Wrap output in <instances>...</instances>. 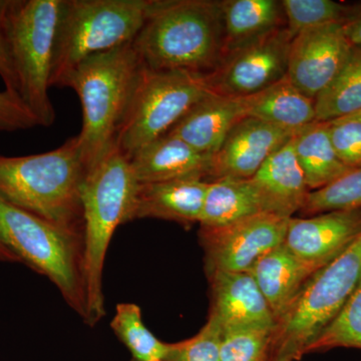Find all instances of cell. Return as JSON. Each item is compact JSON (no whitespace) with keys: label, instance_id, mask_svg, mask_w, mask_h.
<instances>
[{"label":"cell","instance_id":"8","mask_svg":"<svg viewBox=\"0 0 361 361\" xmlns=\"http://www.w3.org/2000/svg\"><path fill=\"white\" fill-rule=\"evenodd\" d=\"M63 0H6L4 21L23 103L39 127L56 118L49 97L54 42Z\"/></svg>","mask_w":361,"mask_h":361},{"label":"cell","instance_id":"18","mask_svg":"<svg viewBox=\"0 0 361 361\" xmlns=\"http://www.w3.org/2000/svg\"><path fill=\"white\" fill-rule=\"evenodd\" d=\"M213 156L204 155L178 137L165 135L130 159L139 184L182 179L209 180Z\"/></svg>","mask_w":361,"mask_h":361},{"label":"cell","instance_id":"23","mask_svg":"<svg viewBox=\"0 0 361 361\" xmlns=\"http://www.w3.org/2000/svg\"><path fill=\"white\" fill-rule=\"evenodd\" d=\"M292 142L310 192L329 186L353 170L337 156L327 123L314 122L301 128Z\"/></svg>","mask_w":361,"mask_h":361},{"label":"cell","instance_id":"9","mask_svg":"<svg viewBox=\"0 0 361 361\" xmlns=\"http://www.w3.org/2000/svg\"><path fill=\"white\" fill-rule=\"evenodd\" d=\"M212 92L208 75L153 71L144 66L116 135V148L130 160L142 148L167 135L188 111Z\"/></svg>","mask_w":361,"mask_h":361},{"label":"cell","instance_id":"11","mask_svg":"<svg viewBox=\"0 0 361 361\" xmlns=\"http://www.w3.org/2000/svg\"><path fill=\"white\" fill-rule=\"evenodd\" d=\"M292 39L283 26L230 52L208 75L213 92L247 97L279 82L287 75Z\"/></svg>","mask_w":361,"mask_h":361},{"label":"cell","instance_id":"6","mask_svg":"<svg viewBox=\"0 0 361 361\" xmlns=\"http://www.w3.org/2000/svg\"><path fill=\"white\" fill-rule=\"evenodd\" d=\"M0 241L58 288L65 302L85 322L84 238L0 197Z\"/></svg>","mask_w":361,"mask_h":361},{"label":"cell","instance_id":"19","mask_svg":"<svg viewBox=\"0 0 361 361\" xmlns=\"http://www.w3.org/2000/svg\"><path fill=\"white\" fill-rule=\"evenodd\" d=\"M292 139L272 154L250 178L262 197L266 212L286 218L301 211L310 192Z\"/></svg>","mask_w":361,"mask_h":361},{"label":"cell","instance_id":"34","mask_svg":"<svg viewBox=\"0 0 361 361\" xmlns=\"http://www.w3.org/2000/svg\"><path fill=\"white\" fill-rule=\"evenodd\" d=\"M4 6H6V0H0V78L6 85V92L20 97L18 78L14 70L8 37H7L6 21H4Z\"/></svg>","mask_w":361,"mask_h":361},{"label":"cell","instance_id":"17","mask_svg":"<svg viewBox=\"0 0 361 361\" xmlns=\"http://www.w3.org/2000/svg\"><path fill=\"white\" fill-rule=\"evenodd\" d=\"M244 118L243 97L212 92L188 111L167 135L182 140L199 153L214 156L235 123Z\"/></svg>","mask_w":361,"mask_h":361},{"label":"cell","instance_id":"16","mask_svg":"<svg viewBox=\"0 0 361 361\" xmlns=\"http://www.w3.org/2000/svg\"><path fill=\"white\" fill-rule=\"evenodd\" d=\"M209 180L182 179L139 184L130 222L160 219L191 227L200 223Z\"/></svg>","mask_w":361,"mask_h":361},{"label":"cell","instance_id":"30","mask_svg":"<svg viewBox=\"0 0 361 361\" xmlns=\"http://www.w3.org/2000/svg\"><path fill=\"white\" fill-rule=\"evenodd\" d=\"M274 329H223L221 361H266Z\"/></svg>","mask_w":361,"mask_h":361},{"label":"cell","instance_id":"12","mask_svg":"<svg viewBox=\"0 0 361 361\" xmlns=\"http://www.w3.org/2000/svg\"><path fill=\"white\" fill-rule=\"evenodd\" d=\"M353 49L342 23L304 30L292 39L286 77L314 99L341 71Z\"/></svg>","mask_w":361,"mask_h":361},{"label":"cell","instance_id":"33","mask_svg":"<svg viewBox=\"0 0 361 361\" xmlns=\"http://www.w3.org/2000/svg\"><path fill=\"white\" fill-rule=\"evenodd\" d=\"M35 116L20 97L0 92V132L14 133L37 127Z\"/></svg>","mask_w":361,"mask_h":361},{"label":"cell","instance_id":"22","mask_svg":"<svg viewBox=\"0 0 361 361\" xmlns=\"http://www.w3.org/2000/svg\"><path fill=\"white\" fill-rule=\"evenodd\" d=\"M243 99L246 118L292 130L315 122L314 99L305 96L287 77Z\"/></svg>","mask_w":361,"mask_h":361},{"label":"cell","instance_id":"32","mask_svg":"<svg viewBox=\"0 0 361 361\" xmlns=\"http://www.w3.org/2000/svg\"><path fill=\"white\" fill-rule=\"evenodd\" d=\"M327 123L330 139L342 163L353 170L361 168V123L342 118Z\"/></svg>","mask_w":361,"mask_h":361},{"label":"cell","instance_id":"15","mask_svg":"<svg viewBox=\"0 0 361 361\" xmlns=\"http://www.w3.org/2000/svg\"><path fill=\"white\" fill-rule=\"evenodd\" d=\"M207 275L211 287L209 314L222 329H275L272 311L250 273L213 271Z\"/></svg>","mask_w":361,"mask_h":361},{"label":"cell","instance_id":"26","mask_svg":"<svg viewBox=\"0 0 361 361\" xmlns=\"http://www.w3.org/2000/svg\"><path fill=\"white\" fill-rule=\"evenodd\" d=\"M111 329L127 348L135 361L164 360L169 343L161 341L149 331L142 320V310L137 304L118 303L110 323Z\"/></svg>","mask_w":361,"mask_h":361},{"label":"cell","instance_id":"21","mask_svg":"<svg viewBox=\"0 0 361 361\" xmlns=\"http://www.w3.org/2000/svg\"><path fill=\"white\" fill-rule=\"evenodd\" d=\"M224 25V59L230 52L283 27L281 1L226 0L221 1Z\"/></svg>","mask_w":361,"mask_h":361},{"label":"cell","instance_id":"13","mask_svg":"<svg viewBox=\"0 0 361 361\" xmlns=\"http://www.w3.org/2000/svg\"><path fill=\"white\" fill-rule=\"evenodd\" d=\"M299 130L278 127L257 118H242L235 123L219 151L213 156L209 179H250Z\"/></svg>","mask_w":361,"mask_h":361},{"label":"cell","instance_id":"14","mask_svg":"<svg viewBox=\"0 0 361 361\" xmlns=\"http://www.w3.org/2000/svg\"><path fill=\"white\" fill-rule=\"evenodd\" d=\"M361 231V208L290 218L284 244L297 257L326 265L345 250Z\"/></svg>","mask_w":361,"mask_h":361},{"label":"cell","instance_id":"3","mask_svg":"<svg viewBox=\"0 0 361 361\" xmlns=\"http://www.w3.org/2000/svg\"><path fill=\"white\" fill-rule=\"evenodd\" d=\"M139 183L130 160L116 146L87 169L82 190L84 210L85 324L94 327L106 317L104 273L106 254L118 226L130 222Z\"/></svg>","mask_w":361,"mask_h":361},{"label":"cell","instance_id":"1","mask_svg":"<svg viewBox=\"0 0 361 361\" xmlns=\"http://www.w3.org/2000/svg\"><path fill=\"white\" fill-rule=\"evenodd\" d=\"M87 172L77 135L45 153L0 156V197L84 238Z\"/></svg>","mask_w":361,"mask_h":361},{"label":"cell","instance_id":"37","mask_svg":"<svg viewBox=\"0 0 361 361\" xmlns=\"http://www.w3.org/2000/svg\"><path fill=\"white\" fill-rule=\"evenodd\" d=\"M266 361H293L290 358L282 357V356L269 355Z\"/></svg>","mask_w":361,"mask_h":361},{"label":"cell","instance_id":"35","mask_svg":"<svg viewBox=\"0 0 361 361\" xmlns=\"http://www.w3.org/2000/svg\"><path fill=\"white\" fill-rule=\"evenodd\" d=\"M342 25L353 47H361V4H353V13Z\"/></svg>","mask_w":361,"mask_h":361},{"label":"cell","instance_id":"4","mask_svg":"<svg viewBox=\"0 0 361 361\" xmlns=\"http://www.w3.org/2000/svg\"><path fill=\"white\" fill-rule=\"evenodd\" d=\"M142 68L130 44L84 59L66 78L63 87L75 90L82 104V126L77 137L87 169L116 146Z\"/></svg>","mask_w":361,"mask_h":361},{"label":"cell","instance_id":"28","mask_svg":"<svg viewBox=\"0 0 361 361\" xmlns=\"http://www.w3.org/2000/svg\"><path fill=\"white\" fill-rule=\"evenodd\" d=\"M281 4L292 39L310 28L343 23L353 11V4L332 0H283Z\"/></svg>","mask_w":361,"mask_h":361},{"label":"cell","instance_id":"2","mask_svg":"<svg viewBox=\"0 0 361 361\" xmlns=\"http://www.w3.org/2000/svg\"><path fill=\"white\" fill-rule=\"evenodd\" d=\"M132 45L149 70L209 75L224 56L221 1L157 0Z\"/></svg>","mask_w":361,"mask_h":361},{"label":"cell","instance_id":"36","mask_svg":"<svg viewBox=\"0 0 361 361\" xmlns=\"http://www.w3.org/2000/svg\"><path fill=\"white\" fill-rule=\"evenodd\" d=\"M0 262L21 263L20 259L0 241Z\"/></svg>","mask_w":361,"mask_h":361},{"label":"cell","instance_id":"31","mask_svg":"<svg viewBox=\"0 0 361 361\" xmlns=\"http://www.w3.org/2000/svg\"><path fill=\"white\" fill-rule=\"evenodd\" d=\"M223 329L218 320L209 314L200 331L185 341L169 343L165 361H221Z\"/></svg>","mask_w":361,"mask_h":361},{"label":"cell","instance_id":"38","mask_svg":"<svg viewBox=\"0 0 361 361\" xmlns=\"http://www.w3.org/2000/svg\"><path fill=\"white\" fill-rule=\"evenodd\" d=\"M346 118H351V120L358 121V122L361 123V111H358L355 115L346 116Z\"/></svg>","mask_w":361,"mask_h":361},{"label":"cell","instance_id":"10","mask_svg":"<svg viewBox=\"0 0 361 361\" xmlns=\"http://www.w3.org/2000/svg\"><path fill=\"white\" fill-rule=\"evenodd\" d=\"M289 220L260 213L220 227H200L206 272H249L259 259L284 243Z\"/></svg>","mask_w":361,"mask_h":361},{"label":"cell","instance_id":"39","mask_svg":"<svg viewBox=\"0 0 361 361\" xmlns=\"http://www.w3.org/2000/svg\"><path fill=\"white\" fill-rule=\"evenodd\" d=\"M154 361H165V360H154Z\"/></svg>","mask_w":361,"mask_h":361},{"label":"cell","instance_id":"40","mask_svg":"<svg viewBox=\"0 0 361 361\" xmlns=\"http://www.w3.org/2000/svg\"><path fill=\"white\" fill-rule=\"evenodd\" d=\"M130 361H135L134 360H130Z\"/></svg>","mask_w":361,"mask_h":361},{"label":"cell","instance_id":"29","mask_svg":"<svg viewBox=\"0 0 361 361\" xmlns=\"http://www.w3.org/2000/svg\"><path fill=\"white\" fill-rule=\"evenodd\" d=\"M361 208V168L353 169L329 186L310 192L300 212L306 216Z\"/></svg>","mask_w":361,"mask_h":361},{"label":"cell","instance_id":"25","mask_svg":"<svg viewBox=\"0 0 361 361\" xmlns=\"http://www.w3.org/2000/svg\"><path fill=\"white\" fill-rule=\"evenodd\" d=\"M315 122L329 123L361 111V47L314 99Z\"/></svg>","mask_w":361,"mask_h":361},{"label":"cell","instance_id":"20","mask_svg":"<svg viewBox=\"0 0 361 361\" xmlns=\"http://www.w3.org/2000/svg\"><path fill=\"white\" fill-rule=\"evenodd\" d=\"M320 266L302 260L285 244L262 256L249 273L269 305L275 322L289 310L304 284Z\"/></svg>","mask_w":361,"mask_h":361},{"label":"cell","instance_id":"24","mask_svg":"<svg viewBox=\"0 0 361 361\" xmlns=\"http://www.w3.org/2000/svg\"><path fill=\"white\" fill-rule=\"evenodd\" d=\"M267 213L262 197L251 179L221 178L209 180L200 227H220Z\"/></svg>","mask_w":361,"mask_h":361},{"label":"cell","instance_id":"27","mask_svg":"<svg viewBox=\"0 0 361 361\" xmlns=\"http://www.w3.org/2000/svg\"><path fill=\"white\" fill-rule=\"evenodd\" d=\"M338 348L361 349V280L338 314L306 349L305 355Z\"/></svg>","mask_w":361,"mask_h":361},{"label":"cell","instance_id":"5","mask_svg":"<svg viewBox=\"0 0 361 361\" xmlns=\"http://www.w3.org/2000/svg\"><path fill=\"white\" fill-rule=\"evenodd\" d=\"M156 4L157 0H63L51 87H63L84 59L133 44Z\"/></svg>","mask_w":361,"mask_h":361},{"label":"cell","instance_id":"7","mask_svg":"<svg viewBox=\"0 0 361 361\" xmlns=\"http://www.w3.org/2000/svg\"><path fill=\"white\" fill-rule=\"evenodd\" d=\"M361 280V231L341 254L315 271L276 323L270 355L298 360L338 314Z\"/></svg>","mask_w":361,"mask_h":361}]
</instances>
